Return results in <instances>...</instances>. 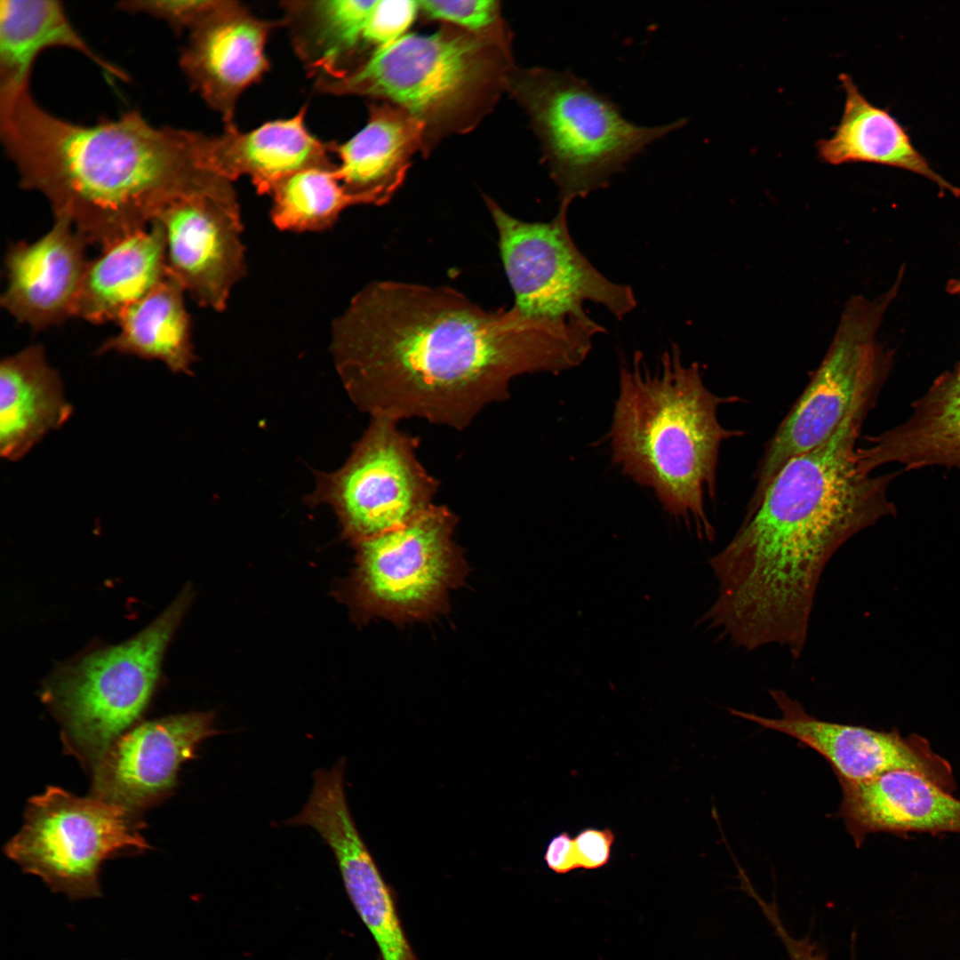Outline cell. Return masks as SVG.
Returning <instances> with one entry per match:
<instances>
[{
    "label": "cell",
    "instance_id": "6da1fadb",
    "mask_svg": "<svg viewBox=\"0 0 960 960\" xmlns=\"http://www.w3.org/2000/svg\"><path fill=\"white\" fill-rule=\"evenodd\" d=\"M601 332L591 318L486 311L450 287L378 281L334 319L330 350L349 397L371 417L462 430L509 396L514 378L580 365Z\"/></svg>",
    "mask_w": 960,
    "mask_h": 960
},
{
    "label": "cell",
    "instance_id": "7a4b0ae2",
    "mask_svg": "<svg viewBox=\"0 0 960 960\" xmlns=\"http://www.w3.org/2000/svg\"><path fill=\"white\" fill-rule=\"evenodd\" d=\"M877 397L858 401L828 440L789 460L708 561L717 594L700 623L719 640L748 652L780 647L798 659L829 560L897 513L888 492L895 474L864 471L857 453Z\"/></svg>",
    "mask_w": 960,
    "mask_h": 960
},
{
    "label": "cell",
    "instance_id": "3957f363",
    "mask_svg": "<svg viewBox=\"0 0 960 960\" xmlns=\"http://www.w3.org/2000/svg\"><path fill=\"white\" fill-rule=\"evenodd\" d=\"M0 132L20 187L42 194L54 218L100 249L148 228L178 198L235 194L204 166L200 132L156 126L136 110L76 124L28 92L0 108Z\"/></svg>",
    "mask_w": 960,
    "mask_h": 960
},
{
    "label": "cell",
    "instance_id": "277c9868",
    "mask_svg": "<svg viewBox=\"0 0 960 960\" xmlns=\"http://www.w3.org/2000/svg\"><path fill=\"white\" fill-rule=\"evenodd\" d=\"M740 401L704 384L698 363L685 364L673 344L651 368L640 353L620 368L609 432L612 462L651 489L662 508L712 540L705 498H715L722 444L744 435L724 428L718 408Z\"/></svg>",
    "mask_w": 960,
    "mask_h": 960
},
{
    "label": "cell",
    "instance_id": "5b68a950",
    "mask_svg": "<svg viewBox=\"0 0 960 960\" xmlns=\"http://www.w3.org/2000/svg\"><path fill=\"white\" fill-rule=\"evenodd\" d=\"M498 28L406 34L344 76L316 85L321 92L374 97L403 108L424 125L426 141L427 135L463 131L508 80V49Z\"/></svg>",
    "mask_w": 960,
    "mask_h": 960
},
{
    "label": "cell",
    "instance_id": "8992f818",
    "mask_svg": "<svg viewBox=\"0 0 960 960\" xmlns=\"http://www.w3.org/2000/svg\"><path fill=\"white\" fill-rule=\"evenodd\" d=\"M513 85L540 140L560 204L570 206L605 188L649 145L684 124L638 125L570 70H524Z\"/></svg>",
    "mask_w": 960,
    "mask_h": 960
},
{
    "label": "cell",
    "instance_id": "52a82bcc",
    "mask_svg": "<svg viewBox=\"0 0 960 960\" xmlns=\"http://www.w3.org/2000/svg\"><path fill=\"white\" fill-rule=\"evenodd\" d=\"M191 600L192 590L185 588L133 637L63 664L44 682L41 698L60 725L65 752L86 770L147 709L165 651Z\"/></svg>",
    "mask_w": 960,
    "mask_h": 960
},
{
    "label": "cell",
    "instance_id": "ba28073f",
    "mask_svg": "<svg viewBox=\"0 0 960 960\" xmlns=\"http://www.w3.org/2000/svg\"><path fill=\"white\" fill-rule=\"evenodd\" d=\"M900 276L876 299L853 295L846 302L830 345L810 381L768 441L754 474L746 515L755 511L770 483L792 458L828 440L860 399L879 395L891 356L876 340Z\"/></svg>",
    "mask_w": 960,
    "mask_h": 960
},
{
    "label": "cell",
    "instance_id": "9c48e42d",
    "mask_svg": "<svg viewBox=\"0 0 960 960\" xmlns=\"http://www.w3.org/2000/svg\"><path fill=\"white\" fill-rule=\"evenodd\" d=\"M145 826L140 813L49 786L28 799L23 825L4 850L53 892L91 899L100 895L104 861L148 849Z\"/></svg>",
    "mask_w": 960,
    "mask_h": 960
},
{
    "label": "cell",
    "instance_id": "30bf717a",
    "mask_svg": "<svg viewBox=\"0 0 960 960\" xmlns=\"http://www.w3.org/2000/svg\"><path fill=\"white\" fill-rule=\"evenodd\" d=\"M455 514L433 505L406 525L363 540L340 596L357 620L427 619L443 611L465 563L453 541Z\"/></svg>",
    "mask_w": 960,
    "mask_h": 960
},
{
    "label": "cell",
    "instance_id": "8fae6325",
    "mask_svg": "<svg viewBox=\"0 0 960 960\" xmlns=\"http://www.w3.org/2000/svg\"><path fill=\"white\" fill-rule=\"evenodd\" d=\"M418 444L398 421L371 417L348 460L317 473L308 502L331 507L354 545L406 525L435 505L439 486L419 460Z\"/></svg>",
    "mask_w": 960,
    "mask_h": 960
},
{
    "label": "cell",
    "instance_id": "7c38bea8",
    "mask_svg": "<svg viewBox=\"0 0 960 960\" xmlns=\"http://www.w3.org/2000/svg\"><path fill=\"white\" fill-rule=\"evenodd\" d=\"M499 236V247L515 305L539 319L586 318L587 302L622 319L636 307L633 289L608 279L582 254L569 231L570 206L559 204L548 222H528L486 198Z\"/></svg>",
    "mask_w": 960,
    "mask_h": 960
},
{
    "label": "cell",
    "instance_id": "4fadbf2b",
    "mask_svg": "<svg viewBox=\"0 0 960 960\" xmlns=\"http://www.w3.org/2000/svg\"><path fill=\"white\" fill-rule=\"evenodd\" d=\"M214 711L180 713L136 724L92 769L91 796L141 814L169 797L183 764L206 739L221 733Z\"/></svg>",
    "mask_w": 960,
    "mask_h": 960
},
{
    "label": "cell",
    "instance_id": "5bb4252c",
    "mask_svg": "<svg viewBox=\"0 0 960 960\" xmlns=\"http://www.w3.org/2000/svg\"><path fill=\"white\" fill-rule=\"evenodd\" d=\"M769 692L780 711L778 718L733 708L729 712L812 748L829 763L838 780L859 781L905 770L921 774L950 794L955 790L951 765L924 738L916 734L903 738L897 730L883 732L823 721L809 715L784 691Z\"/></svg>",
    "mask_w": 960,
    "mask_h": 960
},
{
    "label": "cell",
    "instance_id": "9a60e30c",
    "mask_svg": "<svg viewBox=\"0 0 960 960\" xmlns=\"http://www.w3.org/2000/svg\"><path fill=\"white\" fill-rule=\"evenodd\" d=\"M155 220L163 228L167 274L199 306L222 311L246 272L237 197L183 196Z\"/></svg>",
    "mask_w": 960,
    "mask_h": 960
},
{
    "label": "cell",
    "instance_id": "2e32d148",
    "mask_svg": "<svg viewBox=\"0 0 960 960\" xmlns=\"http://www.w3.org/2000/svg\"><path fill=\"white\" fill-rule=\"evenodd\" d=\"M276 25L236 1L217 0L188 31L180 66L192 88L220 114L225 127L236 125L237 100L269 68L265 45Z\"/></svg>",
    "mask_w": 960,
    "mask_h": 960
},
{
    "label": "cell",
    "instance_id": "e0dca14e",
    "mask_svg": "<svg viewBox=\"0 0 960 960\" xmlns=\"http://www.w3.org/2000/svg\"><path fill=\"white\" fill-rule=\"evenodd\" d=\"M86 243L65 218L33 242L20 241L7 250L6 285L1 306L19 323L35 331L62 324L75 317L89 260Z\"/></svg>",
    "mask_w": 960,
    "mask_h": 960
},
{
    "label": "cell",
    "instance_id": "ac0fdd59",
    "mask_svg": "<svg viewBox=\"0 0 960 960\" xmlns=\"http://www.w3.org/2000/svg\"><path fill=\"white\" fill-rule=\"evenodd\" d=\"M841 818L855 845L871 833H960V801L914 772L894 770L859 780H838Z\"/></svg>",
    "mask_w": 960,
    "mask_h": 960
},
{
    "label": "cell",
    "instance_id": "d6986e66",
    "mask_svg": "<svg viewBox=\"0 0 960 960\" xmlns=\"http://www.w3.org/2000/svg\"><path fill=\"white\" fill-rule=\"evenodd\" d=\"M305 110L249 132L234 125L225 127L220 135L201 133L204 166L230 182L247 176L257 192L269 195L280 180L298 171L334 164L329 157L334 144L320 140L308 130Z\"/></svg>",
    "mask_w": 960,
    "mask_h": 960
},
{
    "label": "cell",
    "instance_id": "ffe728a7",
    "mask_svg": "<svg viewBox=\"0 0 960 960\" xmlns=\"http://www.w3.org/2000/svg\"><path fill=\"white\" fill-rule=\"evenodd\" d=\"M858 447L868 473L885 464L903 469L944 467L960 471V374L947 371L911 405L909 416Z\"/></svg>",
    "mask_w": 960,
    "mask_h": 960
},
{
    "label": "cell",
    "instance_id": "44dd1931",
    "mask_svg": "<svg viewBox=\"0 0 960 960\" xmlns=\"http://www.w3.org/2000/svg\"><path fill=\"white\" fill-rule=\"evenodd\" d=\"M426 142L424 125L391 103L370 106L365 125L348 141L334 144L335 173L364 204L387 203L402 184L412 156Z\"/></svg>",
    "mask_w": 960,
    "mask_h": 960
},
{
    "label": "cell",
    "instance_id": "7402d4cb",
    "mask_svg": "<svg viewBox=\"0 0 960 960\" xmlns=\"http://www.w3.org/2000/svg\"><path fill=\"white\" fill-rule=\"evenodd\" d=\"M312 826L331 848L346 891L382 960H418L402 928L392 892L360 836L348 805L324 808Z\"/></svg>",
    "mask_w": 960,
    "mask_h": 960
},
{
    "label": "cell",
    "instance_id": "603a6c76",
    "mask_svg": "<svg viewBox=\"0 0 960 960\" xmlns=\"http://www.w3.org/2000/svg\"><path fill=\"white\" fill-rule=\"evenodd\" d=\"M72 406L58 372L41 344H31L0 364V454L26 455L49 431L61 427Z\"/></svg>",
    "mask_w": 960,
    "mask_h": 960
},
{
    "label": "cell",
    "instance_id": "cb8c5ba5",
    "mask_svg": "<svg viewBox=\"0 0 960 960\" xmlns=\"http://www.w3.org/2000/svg\"><path fill=\"white\" fill-rule=\"evenodd\" d=\"M74 50L108 76L129 79L120 68L99 54L78 33L65 8L55 0L0 1V107L29 92L32 68L50 48Z\"/></svg>",
    "mask_w": 960,
    "mask_h": 960
},
{
    "label": "cell",
    "instance_id": "d4e9b609",
    "mask_svg": "<svg viewBox=\"0 0 960 960\" xmlns=\"http://www.w3.org/2000/svg\"><path fill=\"white\" fill-rule=\"evenodd\" d=\"M163 228L158 220L100 249L89 260L75 317L94 324L116 322L167 276Z\"/></svg>",
    "mask_w": 960,
    "mask_h": 960
},
{
    "label": "cell",
    "instance_id": "484cf974",
    "mask_svg": "<svg viewBox=\"0 0 960 960\" xmlns=\"http://www.w3.org/2000/svg\"><path fill=\"white\" fill-rule=\"evenodd\" d=\"M845 102L830 138L818 142L819 156L830 164L866 162L906 170L935 183L955 196L960 189L937 173L889 112L871 104L851 76H840Z\"/></svg>",
    "mask_w": 960,
    "mask_h": 960
},
{
    "label": "cell",
    "instance_id": "4316f807",
    "mask_svg": "<svg viewBox=\"0 0 960 960\" xmlns=\"http://www.w3.org/2000/svg\"><path fill=\"white\" fill-rule=\"evenodd\" d=\"M185 290L167 275L150 293L116 320L117 332L103 341L98 356L117 353L157 360L175 373H191L196 359Z\"/></svg>",
    "mask_w": 960,
    "mask_h": 960
},
{
    "label": "cell",
    "instance_id": "83f0119b",
    "mask_svg": "<svg viewBox=\"0 0 960 960\" xmlns=\"http://www.w3.org/2000/svg\"><path fill=\"white\" fill-rule=\"evenodd\" d=\"M376 0L288 1L284 25L295 52L317 80L344 76L364 45V32Z\"/></svg>",
    "mask_w": 960,
    "mask_h": 960
},
{
    "label": "cell",
    "instance_id": "f1b7e54d",
    "mask_svg": "<svg viewBox=\"0 0 960 960\" xmlns=\"http://www.w3.org/2000/svg\"><path fill=\"white\" fill-rule=\"evenodd\" d=\"M336 164L312 166L280 180L271 190V220L284 231H322L331 228L348 206L364 204L350 194L335 173Z\"/></svg>",
    "mask_w": 960,
    "mask_h": 960
},
{
    "label": "cell",
    "instance_id": "f546056e",
    "mask_svg": "<svg viewBox=\"0 0 960 960\" xmlns=\"http://www.w3.org/2000/svg\"><path fill=\"white\" fill-rule=\"evenodd\" d=\"M419 5L428 18L469 32L484 33L498 28L499 4L493 0H427L419 1Z\"/></svg>",
    "mask_w": 960,
    "mask_h": 960
},
{
    "label": "cell",
    "instance_id": "4dcf8cb0",
    "mask_svg": "<svg viewBox=\"0 0 960 960\" xmlns=\"http://www.w3.org/2000/svg\"><path fill=\"white\" fill-rule=\"evenodd\" d=\"M419 9V1L377 0L364 28V45L379 48L398 40L406 35Z\"/></svg>",
    "mask_w": 960,
    "mask_h": 960
},
{
    "label": "cell",
    "instance_id": "1f68e13d",
    "mask_svg": "<svg viewBox=\"0 0 960 960\" xmlns=\"http://www.w3.org/2000/svg\"><path fill=\"white\" fill-rule=\"evenodd\" d=\"M217 0L121 1L116 8L131 14H144L164 21L176 31L192 29Z\"/></svg>",
    "mask_w": 960,
    "mask_h": 960
},
{
    "label": "cell",
    "instance_id": "d6a6232c",
    "mask_svg": "<svg viewBox=\"0 0 960 960\" xmlns=\"http://www.w3.org/2000/svg\"><path fill=\"white\" fill-rule=\"evenodd\" d=\"M579 868L596 869L607 864L615 835L610 828H588L573 838Z\"/></svg>",
    "mask_w": 960,
    "mask_h": 960
},
{
    "label": "cell",
    "instance_id": "836d02e7",
    "mask_svg": "<svg viewBox=\"0 0 960 960\" xmlns=\"http://www.w3.org/2000/svg\"><path fill=\"white\" fill-rule=\"evenodd\" d=\"M547 866L557 874H565L579 868L574 840L568 832H561L551 838L545 854Z\"/></svg>",
    "mask_w": 960,
    "mask_h": 960
},
{
    "label": "cell",
    "instance_id": "e575fe53",
    "mask_svg": "<svg viewBox=\"0 0 960 960\" xmlns=\"http://www.w3.org/2000/svg\"><path fill=\"white\" fill-rule=\"evenodd\" d=\"M794 960H827V956L823 951L807 949L796 955Z\"/></svg>",
    "mask_w": 960,
    "mask_h": 960
},
{
    "label": "cell",
    "instance_id": "d590c367",
    "mask_svg": "<svg viewBox=\"0 0 960 960\" xmlns=\"http://www.w3.org/2000/svg\"><path fill=\"white\" fill-rule=\"evenodd\" d=\"M947 292L952 295L960 296V276L948 282Z\"/></svg>",
    "mask_w": 960,
    "mask_h": 960
},
{
    "label": "cell",
    "instance_id": "8d00e7d4",
    "mask_svg": "<svg viewBox=\"0 0 960 960\" xmlns=\"http://www.w3.org/2000/svg\"><path fill=\"white\" fill-rule=\"evenodd\" d=\"M955 371L960 374V361L958 362Z\"/></svg>",
    "mask_w": 960,
    "mask_h": 960
}]
</instances>
